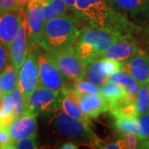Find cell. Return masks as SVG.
Wrapping results in <instances>:
<instances>
[{"instance_id":"b9f144b4","label":"cell","mask_w":149,"mask_h":149,"mask_svg":"<svg viewBox=\"0 0 149 149\" xmlns=\"http://www.w3.org/2000/svg\"><path fill=\"white\" fill-rule=\"evenodd\" d=\"M148 85H149V82H148Z\"/></svg>"},{"instance_id":"3957f363","label":"cell","mask_w":149,"mask_h":149,"mask_svg":"<svg viewBox=\"0 0 149 149\" xmlns=\"http://www.w3.org/2000/svg\"><path fill=\"white\" fill-rule=\"evenodd\" d=\"M124 36L120 32L100 27H85L74 44V52L86 65L96 59L102 57L104 51L112 43Z\"/></svg>"},{"instance_id":"ac0fdd59","label":"cell","mask_w":149,"mask_h":149,"mask_svg":"<svg viewBox=\"0 0 149 149\" xmlns=\"http://www.w3.org/2000/svg\"><path fill=\"white\" fill-rule=\"evenodd\" d=\"M59 105H61V108L62 109V110L65 113H66L67 114H69L70 116L76 119L81 120L86 123L91 124L90 117H88L85 113L81 110L78 104L74 101L73 100L70 99L69 97L64 95L61 93V100H60Z\"/></svg>"},{"instance_id":"60d3db41","label":"cell","mask_w":149,"mask_h":149,"mask_svg":"<svg viewBox=\"0 0 149 149\" xmlns=\"http://www.w3.org/2000/svg\"><path fill=\"white\" fill-rule=\"evenodd\" d=\"M3 128V125H2V123H1V120H0V129H2Z\"/></svg>"},{"instance_id":"7402d4cb","label":"cell","mask_w":149,"mask_h":149,"mask_svg":"<svg viewBox=\"0 0 149 149\" xmlns=\"http://www.w3.org/2000/svg\"><path fill=\"white\" fill-rule=\"evenodd\" d=\"M85 78L99 86L109 80V75L104 74L100 67V58L96 59L85 65Z\"/></svg>"},{"instance_id":"7a4b0ae2","label":"cell","mask_w":149,"mask_h":149,"mask_svg":"<svg viewBox=\"0 0 149 149\" xmlns=\"http://www.w3.org/2000/svg\"><path fill=\"white\" fill-rule=\"evenodd\" d=\"M77 23V19L69 15L45 21L39 45L50 55L74 49L80 34Z\"/></svg>"},{"instance_id":"5b68a950","label":"cell","mask_w":149,"mask_h":149,"mask_svg":"<svg viewBox=\"0 0 149 149\" xmlns=\"http://www.w3.org/2000/svg\"><path fill=\"white\" fill-rule=\"evenodd\" d=\"M61 93L38 85L37 89L24 100V113L38 116L57 108L60 104Z\"/></svg>"},{"instance_id":"9a60e30c","label":"cell","mask_w":149,"mask_h":149,"mask_svg":"<svg viewBox=\"0 0 149 149\" xmlns=\"http://www.w3.org/2000/svg\"><path fill=\"white\" fill-rule=\"evenodd\" d=\"M37 116L32 113H23L15 118L10 125L7 128L13 143L27 136L36 133Z\"/></svg>"},{"instance_id":"603a6c76","label":"cell","mask_w":149,"mask_h":149,"mask_svg":"<svg viewBox=\"0 0 149 149\" xmlns=\"http://www.w3.org/2000/svg\"><path fill=\"white\" fill-rule=\"evenodd\" d=\"M114 127L121 133H135L137 136L139 132V119L136 117L114 118Z\"/></svg>"},{"instance_id":"5bb4252c","label":"cell","mask_w":149,"mask_h":149,"mask_svg":"<svg viewBox=\"0 0 149 149\" xmlns=\"http://www.w3.org/2000/svg\"><path fill=\"white\" fill-rule=\"evenodd\" d=\"M122 70L131 74L139 84L149 82V55L140 51L122 62Z\"/></svg>"},{"instance_id":"d6a6232c","label":"cell","mask_w":149,"mask_h":149,"mask_svg":"<svg viewBox=\"0 0 149 149\" xmlns=\"http://www.w3.org/2000/svg\"><path fill=\"white\" fill-rule=\"evenodd\" d=\"M16 0H0V13L15 9Z\"/></svg>"},{"instance_id":"f35d334b","label":"cell","mask_w":149,"mask_h":149,"mask_svg":"<svg viewBox=\"0 0 149 149\" xmlns=\"http://www.w3.org/2000/svg\"><path fill=\"white\" fill-rule=\"evenodd\" d=\"M3 95V93H2V85H1V81H0V96Z\"/></svg>"},{"instance_id":"6da1fadb","label":"cell","mask_w":149,"mask_h":149,"mask_svg":"<svg viewBox=\"0 0 149 149\" xmlns=\"http://www.w3.org/2000/svg\"><path fill=\"white\" fill-rule=\"evenodd\" d=\"M73 10L92 27L131 35L134 26L124 14L112 7L109 0H76Z\"/></svg>"},{"instance_id":"ffe728a7","label":"cell","mask_w":149,"mask_h":149,"mask_svg":"<svg viewBox=\"0 0 149 149\" xmlns=\"http://www.w3.org/2000/svg\"><path fill=\"white\" fill-rule=\"evenodd\" d=\"M2 93L8 94L15 88L18 82V71L13 64H8L0 74Z\"/></svg>"},{"instance_id":"8fae6325","label":"cell","mask_w":149,"mask_h":149,"mask_svg":"<svg viewBox=\"0 0 149 149\" xmlns=\"http://www.w3.org/2000/svg\"><path fill=\"white\" fill-rule=\"evenodd\" d=\"M141 49L132 36L124 35L112 43L104 51L102 57L114 59L123 62L139 53Z\"/></svg>"},{"instance_id":"7c38bea8","label":"cell","mask_w":149,"mask_h":149,"mask_svg":"<svg viewBox=\"0 0 149 149\" xmlns=\"http://www.w3.org/2000/svg\"><path fill=\"white\" fill-rule=\"evenodd\" d=\"M23 15L24 8L0 13V42L7 50L10 49Z\"/></svg>"},{"instance_id":"2e32d148","label":"cell","mask_w":149,"mask_h":149,"mask_svg":"<svg viewBox=\"0 0 149 149\" xmlns=\"http://www.w3.org/2000/svg\"><path fill=\"white\" fill-rule=\"evenodd\" d=\"M100 95L109 103V109L113 105L127 100V87H124L118 83L113 82L111 80H107L100 86Z\"/></svg>"},{"instance_id":"4316f807","label":"cell","mask_w":149,"mask_h":149,"mask_svg":"<svg viewBox=\"0 0 149 149\" xmlns=\"http://www.w3.org/2000/svg\"><path fill=\"white\" fill-rule=\"evenodd\" d=\"M138 119L139 124L138 139L139 142L143 143L149 140V111L139 115Z\"/></svg>"},{"instance_id":"4fadbf2b","label":"cell","mask_w":149,"mask_h":149,"mask_svg":"<svg viewBox=\"0 0 149 149\" xmlns=\"http://www.w3.org/2000/svg\"><path fill=\"white\" fill-rule=\"evenodd\" d=\"M10 60L12 64L18 71L23 64L27 54V32L26 18H25V8H24V15L22 18V21L17 28L16 35L11 43Z\"/></svg>"},{"instance_id":"ab89813d","label":"cell","mask_w":149,"mask_h":149,"mask_svg":"<svg viewBox=\"0 0 149 149\" xmlns=\"http://www.w3.org/2000/svg\"><path fill=\"white\" fill-rule=\"evenodd\" d=\"M1 108H2V95L0 96V110H1Z\"/></svg>"},{"instance_id":"f1b7e54d","label":"cell","mask_w":149,"mask_h":149,"mask_svg":"<svg viewBox=\"0 0 149 149\" xmlns=\"http://www.w3.org/2000/svg\"><path fill=\"white\" fill-rule=\"evenodd\" d=\"M14 100V114L17 118L24 113V99L19 86H17L11 92Z\"/></svg>"},{"instance_id":"9c48e42d","label":"cell","mask_w":149,"mask_h":149,"mask_svg":"<svg viewBox=\"0 0 149 149\" xmlns=\"http://www.w3.org/2000/svg\"><path fill=\"white\" fill-rule=\"evenodd\" d=\"M47 55L67 79L76 81L85 78V65L74 53V49L61 53Z\"/></svg>"},{"instance_id":"cb8c5ba5","label":"cell","mask_w":149,"mask_h":149,"mask_svg":"<svg viewBox=\"0 0 149 149\" xmlns=\"http://www.w3.org/2000/svg\"><path fill=\"white\" fill-rule=\"evenodd\" d=\"M135 106L138 115L149 111V85L148 83L140 84L136 95Z\"/></svg>"},{"instance_id":"ba28073f","label":"cell","mask_w":149,"mask_h":149,"mask_svg":"<svg viewBox=\"0 0 149 149\" xmlns=\"http://www.w3.org/2000/svg\"><path fill=\"white\" fill-rule=\"evenodd\" d=\"M61 94L75 101L81 110L88 117L95 118L100 114L109 112V103L103 96L99 95H81L74 89L65 88Z\"/></svg>"},{"instance_id":"44dd1931","label":"cell","mask_w":149,"mask_h":149,"mask_svg":"<svg viewBox=\"0 0 149 149\" xmlns=\"http://www.w3.org/2000/svg\"><path fill=\"white\" fill-rule=\"evenodd\" d=\"M14 100L11 93L2 95V108L0 110V120L3 128H8L15 119Z\"/></svg>"},{"instance_id":"4dcf8cb0","label":"cell","mask_w":149,"mask_h":149,"mask_svg":"<svg viewBox=\"0 0 149 149\" xmlns=\"http://www.w3.org/2000/svg\"><path fill=\"white\" fill-rule=\"evenodd\" d=\"M0 148L15 149L14 143L11 139V136L7 128L0 129Z\"/></svg>"},{"instance_id":"484cf974","label":"cell","mask_w":149,"mask_h":149,"mask_svg":"<svg viewBox=\"0 0 149 149\" xmlns=\"http://www.w3.org/2000/svg\"><path fill=\"white\" fill-rule=\"evenodd\" d=\"M109 80L118 83L124 87H128L137 82V80H135L131 74H129L122 70L109 74Z\"/></svg>"},{"instance_id":"52a82bcc","label":"cell","mask_w":149,"mask_h":149,"mask_svg":"<svg viewBox=\"0 0 149 149\" xmlns=\"http://www.w3.org/2000/svg\"><path fill=\"white\" fill-rule=\"evenodd\" d=\"M39 85L61 93L65 88L64 75L47 54L38 53Z\"/></svg>"},{"instance_id":"f546056e","label":"cell","mask_w":149,"mask_h":149,"mask_svg":"<svg viewBox=\"0 0 149 149\" xmlns=\"http://www.w3.org/2000/svg\"><path fill=\"white\" fill-rule=\"evenodd\" d=\"M13 143H14L15 148L17 149L37 148V135L36 133H34L32 135L20 139Z\"/></svg>"},{"instance_id":"277c9868","label":"cell","mask_w":149,"mask_h":149,"mask_svg":"<svg viewBox=\"0 0 149 149\" xmlns=\"http://www.w3.org/2000/svg\"><path fill=\"white\" fill-rule=\"evenodd\" d=\"M53 123L55 128L65 136L75 139H85L91 141L95 146L100 140L90 128L91 124L71 117L64 111L56 115L53 118Z\"/></svg>"},{"instance_id":"30bf717a","label":"cell","mask_w":149,"mask_h":149,"mask_svg":"<svg viewBox=\"0 0 149 149\" xmlns=\"http://www.w3.org/2000/svg\"><path fill=\"white\" fill-rule=\"evenodd\" d=\"M17 85L21 90L23 99L26 100L39 85L38 61L36 55L29 51L21 68L18 70Z\"/></svg>"},{"instance_id":"836d02e7","label":"cell","mask_w":149,"mask_h":149,"mask_svg":"<svg viewBox=\"0 0 149 149\" xmlns=\"http://www.w3.org/2000/svg\"><path fill=\"white\" fill-rule=\"evenodd\" d=\"M7 48L3 43L0 42V73L3 70L7 60Z\"/></svg>"},{"instance_id":"8992f818","label":"cell","mask_w":149,"mask_h":149,"mask_svg":"<svg viewBox=\"0 0 149 149\" xmlns=\"http://www.w3.org/2000/svg\"><path fill=\"white\" fill-rule=\"evenodd\" d=\"M27 42L30 47L39 45L44 26L43 0H31L25 7Z\"/></svg>"},{"instance_id":"74e56055","label":"cell","mask_w":149,"mask_h":149,"mask_svg":"<svg viewBox=\"0 0 149 149\" xmlns=\"http://www.w3.org/2000/svg\"><path fill=\"white\" fill-rule=\"evenodd\" d=\"M139 148H149V140L143 142V143H141V144L139 145Z\"/></svg>"},{"instance_id":"8d00e7d4","label":"cell","mask_w":149,"mask_h":149,"mask_svg":"<svg viewBox=\"0 0 149 149\" xmlns=\"http://www.w3.org/2000/svg\"><path fill=\"white\" fill-rule=\"evenodd\" d=\"M75 1H76V0H64V2L68 5V7L70 8H72V9H73V8H74Z\"/></svg>"},{"instance_id":"1f68e13d","label":"cell","mask_w":149,"mask_h":149,"mask_svg":"<svg viewBox=\"0 0 149 149\" xmlns=\"http://www.w3.org/2000/svg\"><path fill=\"white\" fill-rule=\"evenodd\" d=\"M122 138L125 142L127 148L134 149L139 148V140L135 133H123Z\"/></svg>"},{"instance_id":"d6986e66","label":"cell","mask_w":149,"mask_h":149,"mask_svg":"<svg viewBox=\"0 0 149 149\" xmlns=\"http://www.w3.org/2000/svg\"><path fill=\"white\" fill-rule=\"evenodd\" d=\"M43 2L45 21L67 15L66 13L69 10V7L64 0H43Z\"/></svg>"},{"instance_id":"e0dca14e","label":"cell","mask_w":149,"mask_h":149,"mask_svg":"<svg viewBox=\"0 0 149 149\" xmlns=\"http://www.w3.org/2000/svg\"><path fill=\"white\" fill-rule=\"evenodd\" d=\"M112 7L120 13L133 15L149 13V0H109Z\"/></svg>"},{"instance_id":"d590c367","label":"cell","mask_w":149,"mask_h":149,"mask_svg":"<svg viewBox=\"0 0 149 149\" xmlns=\"http://www.w3.org/2000/svg\"><path fill=\"white\" fill-rule=\"evenodd\" d=\"M61 149H77L78 148V146L76 144H74V143H70V142H68V143H65L62 144V146L60 148Z\"/></svg>"},{"instance_id":"e575fe53","label":"cell","mask_w":149,"mask_h":149,"mask_svg":"<svg viewBox=\"0 0 149 149\" xmlns=\"http://www.w3.org/2000/svg\"><path fill=\"white\" fill-rule=\"evenodd\" d=\"M31 0H16L15 1V9H22Z\"/></svg>"},{"instance_id":"83f0119b","label":"cell","mask_w":149,"mask_h":149,"mask_svg":"<svg viewBox=\"0 0 149 149\" xmlns=\"http://www.w3.org/2000/svg\"><path fill=\"white\" fill-rule=\"evenodd\" d=\"M100 64L103 72L107 75H109L112 73H114L116 71L122 70V62L114 59L100 57Z\"/></svg>"},{"instance_id":"d4e9b609","label":"cell","mask_w":149,"mask_h":149,"mask_svg":"<svg viewBox=\"0 0 149 149\" xmlns=\"http://www.w3.org/2000/svg\"><path fill=\"white\" fill-rule=\"evenodd\" d=\"M73 89L81 95H99V94H100V88L99 85H95L89 80H84V79L74 81Z\"/></svg>"}]
</instances>
